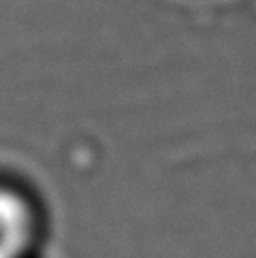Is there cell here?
<instances>
[{
    "mask_svg": "<svg viewBox=\"0 0 256 258\" xmlns=\"http://www.w3.org/2000/svg\"><path fill=\"white\" fill-rule=\"evenodd\" d=\"M32 209L17 192L0 188V258H24L32 243Z\"/></svg>",
    "mask_w": 256,
    "mask_h": 258,
    "instance_id": "obj_1",
    "label": "cell"
}]
</instances>
